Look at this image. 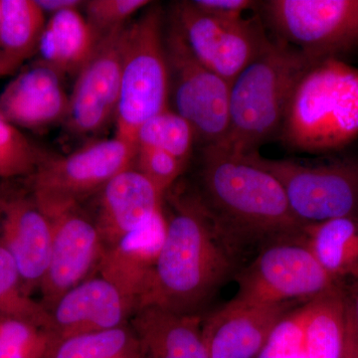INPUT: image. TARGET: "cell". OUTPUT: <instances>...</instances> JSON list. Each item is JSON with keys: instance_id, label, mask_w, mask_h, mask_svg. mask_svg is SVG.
I'll return each mask as SVG.
<instances>
[{"instance_id": "cell-1", "label": "cell", "mask_w": 358, "mask_h": 358, "mask_svg": "<svg viewBox=\"0 0 358 358\" xmlns=\"http://www.w3.org/2000/svg\"><path fill=\"white\" fill-rule=\"evenodd\" d=\"M166 233L138 308L155 306L199 315L234 273L239 250L195 190L171 188L162 199Z\"/></svg>"}, {"instance_id": "cell-2", "label": "cell", "mask_w": 358, "mask_h": 358, "mask_svg": "<svg viewBox=\"0 0 358 358\" xmlns=\"http://www.w3.org/2000/svg\"><path fill=\"white\" fill-rule=\"evenodd\" d=\"M195 192L239 251L303 229L279 181L250 155L204 147Z\"/></svg>"}, {"instance_id": "cell-3", "label": "cell", "mask_w": 358, "mask_h": 358, "mask_svg": "<svg viewBox=\"0 0 358 358\" xmlns=\"http://www.w3.org/2000/svg\"><path fill=\"white\" fill-rule=\"evenodd\" d=\"M317 62L284 40H271L231 85L227 136L214 147L246 155L279 138L296 85Z\"/></svg>"}, {"instance_id": "cell-4", "label": "cell", "mask_w": 358, "mask_h": 358, "mask_svg": "<svg viewBox=\"0 0 358 358\" xmlns=\"http://www.w3.org/2000/svg\"><path fill=\"white\" fill-rule=\"evenodd\" d=\"M358 138V68L326 59L301 77L278 140L296 152H336Z\"/></svg>"}, {"instance_id": "cell-5", "label": "cell", "mask_w": 358, "mask_h": 358, "mask_svg": "<svg viewBox=\"0 0 358 358\" xmlns=\"http://www.w3.org/2000/svg\"><path fill=\"white\" fill-rule=\"evenodd\" d=\"M162 7L148 6L127 25L115 136L136 145L141 127L169 108V78Z\"/></svg>"}, {"instance_id": "cell-6", "label": "cell", "mask_w": 358, "mask_h": 358, "mask_svg": "<svg viewBox=\"0 0 358 358\" xmlns=\"http://www.w3.org/2000/svg\"><path fill=\"white\" fill-rule=\"evenodd\" d=\"M246 155L279 181L301 225L358 216V160L303 162L265 159L259 152Z\"/></svg>"}, {"instance_id": "cell-7", "label": "cell", "mask_w": 358, "mask_h": 358, "mask_svg": "<svg viewBox=\"0 0 358 358\" xmlns=\"http://www.w3.org/2000/svg\"><path fill=\"white\" fill-rule=\"evenodd\" d=\"M164 28L169 107L189 122L203 148L220 145L229 127L231 85L195 57L171 17Z\"/></svg>"}, {"instance_id": "cell-8", "label": "cell", "mask_w": 358, "mask_h": 358, "mask_svg": "<svg viewBox=\"0 0 358 358\" xmlns=\"http://www.w3.org/2000/svg\"><path fill=\"white\" fill-rule=\"evenodd\" d=\"M136 147L115 136L66 157H48L31 176V194L47 216L81 205L134 166Z\"/></svg>"}, {"instance_id": "cell-9", "label": "cell", "mask_w": 358, "mask_h": 358, "mask_svg": "<svg viewBox=\"0 0 358 358\" xmlns=\"http://www.w3.org/2000/svg\"><path fill=\"white\" fill-rule=\"evenodd\" d=\"M234 298L260 305L306 301L343 282L322 268L303 235L280 238L262 247L256 258L236 275Z\"/></svg>"}, {"instance_id": "cell-10", "label": "cell", "mask_w": 358, "mask_h": 358, "mask_svg": "<svg viewBox=\"0 0 358 358\" xmlns=\"http://www.w3.org/2000/svg\"><path fill=\"white\" fill-rule=\"evenodd\" d=\"M260 7L275 38L315 60L358 48V0H268Z\"/></svg>"}, {"instance_id": "cell-11", "label": "cell", "mask_w": 358, "mask_h": 358, "mask_svg": "<svg viewBox=\"0 0 358 358\" xmlns=\"http://www.w3.org/2000/svg\"><path fill=\"white\" fill-rule=\"evenodd\" d=\"M169 17L195 57L230 85L271 42L260 20L218 17L192 1L176 2Z\"/></svg>"}, {"instance_id": "cell-12", "label": "cell", "mask_w": 358, "mask_h": 358, "mask_svg": "<svg viewBox=\"0 0 358 358\" xmlns=\"http://www.w3.org/2000/svg\"><path fill=\"white\" fill-rule=\"evenodd\" d=\"M47 217L52 223L50 257L39 291L40 301L49 310L63 294L98 274L105 246L95 221L81 205Z\"/></svg>"}, {"instance_id": "cell-13", "label": "cell", "mask_w": 358, "mask_h": 358, "mask_svg": "<svg viewBox=\"0 0 358 358\" xmlns=\"http://www.w3.org/2000/svg\"><path fill=\"white\" fill-rule=\"evenodd\" d=\"M126 28L99 40L95 51L78 73L66 117L73 133L84 136L99 133L115 117Z\"/></svg>"}, {"instance_id": "cell-14", "label": "cell", "mask_w": 358, "mask_h": 358, "mask_svg": "<svg viewBox=\"0 0 358 358\" xmlns=\"http://www.w3.org/2000/svg\"><path fill=\"white\" fill-rule=\"evenodd\" d=\"M52 223L31 192L6 189L0 209V245L20 272L26 293L39 289L50 257Z\"/></svg>"}, {"instance_id": "cell-15", "label": "cell", "mask_w": 358, "mask_h": 358, "mask_svg": "<svg viewBox=\"0 0 358 358\" xmlns=\"http://www.w3.org/2000/svg\"><path fill=\"white\" fill-rule=\"evenodd\" d=\"M296 303L260 305L233 298L202 320L208 358H257Z\"/></svg>"}, {"instance_id": "cell-16", "label": "cell", "mask_w": 358, "mask_h": 358, "mask_svg": "<svg viewBox=\"0 0 358 358\" xmlns=\"http://www.w3.org/2000/svg\"><path fill=\"white\" fill-rule=\"evenodd\" d=\"M136 303L109 280L94 275L63 294L50 308L54 341L129 324Z\"/></svg>"}, {"instance_id": "cell-17", "label": "cell", "mask_w": 358, "mask_h": 358, "mask_svg": "<svg viewBox=\"0 0 358 358\" xmlns=\"http://www.w3.org/2000/svg\"><path fill=\"white\" fill-rule=\"evenodd\" d=\"M95 197V209L90 215L105 248L145 225L162 210L164 199L134 166L110 179Z\"/></svg>"}, {"instance_id": "cell-18", "label": "cell", "mask_w": 358, "mask_h": 358, "mask_svg": "<svg viewBox=\"0 0 358 358\" xmlns=\"http://www.w3.org/2000/svg\"><path fill=\"white\" fill-rule=\"evenodd\" d=\"M68 110L62 76L41 62L22 71L0 94V115L20 129L48 128L66 120Z\"/></svg>"}, {"instance_id": "cell-19", "label": "cell", "mask_w": 358, "mask_h": 358, "mask_svg": "<svg viewBox=\"0 0 358 358\" xmlns=\"http://www.w3.org/2000/svg\"><path fill=\"white\" fill-rule=\"evenodd\" d=\"M164 233L166 219L162 208L140 229L103 249L98 274L115 285L138 308L154 271Z\"/></svg>"}, {"instance_id": "cell-20", "label": "cell", "mask_w": 358, "mask_h": 358, "mask_svg": "<svg viewBox=\"0 0 358 358\" xmlns=\"http://www.w3.org/2000/svg\"><path fill=\"white\" fill-rule=\"evenodd\" d=\"M129 324L138 338V358H208L199 315L145 306Z\"/></svg>"}, {"instance_id": "cell-21", "label": "cell", "mask_w": 358, "mask_h": 358, "mask_svg": "<svg viewBox=\"0 0 358 358\" xmlns=\"http://www.w3.org/2000/svg\"><path fill=\"white\" fill-rule=\"evenodd\" d=\"M303 358H341L345 345L348 293L338 284L296 307Z\"/></svg>"}, {"instance_id": "cell-22", "label": "cell", "mask_w": 358, "mask_h": 358, "mask_svg": "<svg viewBox=\"0 0 358 358\" xmlns=\"http://www.w3.org/2000/svg\"><path fill=\"white\" fill-rule=\"evenodd\" d=\"M99 40L79 9L53 14L40 39V62L62 77L77 75L95 51Z\"/></svg>"}, {"instance_id": "cell-23", "label": "cell", "mask_w": 358, "mask_h": 358, "mask_svg": "<svg viewBox=\"0 0 358 358\" xmlns=\"http://www.w3.org/2000/svg\"><path fill=\"white\" fill-rule=\"evenodd\" d=\"M308 248L336 282L358 281V216L331 219L303 227Z\"/></svg>"}, {"instance_id": "cell-24", "label": "cell", "mask_w": 358, "mask_h": 358, "mask_svg": "<svg viewBox=\"0 0 358 358\" xmlns=\"http://www.w3.org/2000/svg\"><path fill=\"white\" fill-rule=\"evenodd\" d=\"M46 14L36 0H1L0 50L24 62L38 51Z\"/></svg>"}, {"instance_id": "cell-25", "label": "cell", "mask_w": 358, "mask_h": 358, "mask_svg": "<svg viewBox=\"0 0 358 358\" xmlns=\"http://www.w3.org/2000/svg\"><path fill=\"white\" fill-rule=\"evenodd\" d=\"M45 358H138L131 324L52 341Z\"/></svg>"}, {"instance_id": "cell-26", "label": "cell", "mask_w": 358, "mask_h": 358, "mask_svg": "<svg viewBox=\"0 0 358 358\" xmlns=\"http://www.w3.org/2000/svg\"><path fill=\"white\" fill-rule=\"evenodd\" d=\"M0 317L30 322L51 334L49 310L41 301L26 293L20 272L3 247L0 245Z\"/></svg>"}, {"instance_id": "cell-27", "label": "cell", "mask_w": 358, "mask_h": 358, "mask_svg": "<svg viewBox=\"0 0 358 358\" xmlns=\"http://www.w3.org/2000/svg\"><path fill=\"white\" fill-rule=\"evenodd\" d=\"M196 141L189 122L171 108L148 120L136 134V147L164 150L187 166Z\"/></svg>"}, {"instance_id": "cell-28", "label": "cell", "mask_w": 358, "mask_h": 358, "mask_svg": "<svg viewBox=\"0 0 358 358\" xmlns=\"http://www.w3.org/2000/svg\"><path fill=\"white\" fill-rule=\"evenodd\" d=\"M47 157L20 128L0 115V178H31Z\"/></svg>"}, {"instance_id": "cell-29", "label": "cell", "mask_w": 358, "mask_h": 358, "mask_svg": "<svg viewBox=\"0 0 358 358\" xmlns=\"http://www.w3.org/2000/svg\"><path fill=\"white\" fill-rule=\"evenodd\" d=\"M53 341L41 327L0 317V358H45Z\"/></svg>"}, {"instance_id": "cell-30", "label": "cell", "mask_w": 358, "mask_h": 358, "mask_svg": "<svg viewBox=\"0 0 358 358\" xmlns=\"http://www.w3.org/2000/svg\"><path fill=\"white\" fill-rule=\"evenodd\" d=\"M150 3L148 0H90L84 3L85 17L101 39L126 27L129 18L145 10Z\"/></svg>"}, {"instance_id": "cell-31", "label": "cell", "mask_w": 358, "mask_h": 358, "mask_svg": "<svg viewBox=\"0 0 358 358\" xmlns=\"http://www.w3.org/2000/svg\"><path fill=\"white\" fill-rule=\"evenodd\" d=\"M134 169L152 183L162 197L171 189L185 169V164L164 150L136 147Z\"/></svg>"}, {"instance_id": "cell-32", "label": "cell", "mask_w": 358, "mask_h": 358, "mask_svg": "<svg viewBox=\"0 0 358 358\" xmlns=\"http://www.w3.org/2000/svg\"><path fill=\"white\" fill-rule=\"evenodd\" d=\"M192 2L200 10L223 18L244 17L245 11L260 6V2L252 0H193Z\"/></svg>"}, {"instance_id": "cell-33", "label": "cell", "mask_w": 358, "mask_h": 358, "mask_svg": "<svg viewBox=\"0 0 358 358\" xmlns=\"http://www.w3.org/2000/svg\"><path fill=\"white\" fill-rule=\"evenodd\" d=\"M348 293V313H346V336L352 341L358 352V281L353 282Z\"/></svg>"}, {"instance_id": "cell-34", "label": "cell", "mask_w": 358, "mask_h": 358, "mask_svg": "<svg viewBox=\"0 0 358 358\" xmlns=\"http://www.w3.org/2000/svg\"><path fill=\"white\" fill-rule=\"evenodd\" d=\"M36 2L43 13L50 14V16L71 9H79L85 3L80 0H36Z\"/></svg>"}, {"instance_id": "cell-35", "label": "cell", "mask_w": 358, "mask_h": 358, "mask_svg": "<svg viewBox=\"0 0 358 358\" xmlns=\"http://www.w3.org/2000/svg\"><path fill=\"white\" fill-rule=\"evenodd\" d=\"M22 64V61L11 57L0 50V78L13 74Z\"/></svg>"}, {"instance_id": "cell-36", "label": "cell", "mask_w": 358, "mask_h": 358, "mask_svg": "<svg viewBox=\"0 0 358 358\" xmlns=\"http://www.w3.org/2000/svg\"><path fill=\"white\" fill-rule=\"evenodd\" d=\"M341 358H358V352L355 350V345H352V341L346 336V333L345 345H343V350Z\"/></svg>"}, {"instance_id": "cell-37", "label": "cell", "mask_w": 358, "mask_h": 358, "mask_svg": "<svg viewBox=\"0 0 358 358\" xmlns=\"http://www.w3.org/2000/svg\"><path fill=\"white\" fill-rule=\"evenodd\" d=\"M4 192H6V189L0 190V209H1L2 199H3Z\"/></svg>"}, {"instance_id": "cell-38", "label": "cell", "mask_w": 358, "mask_h": 358, "mask_svg": "<svg viewBox=\"0 0 358 358\" xmlns=\"http://www.w3.org/2000/svg\"><path fill=\"white\" fill-rule=\"evenodd\" d=\"M0 14H1V0H0Z\"/></svg>"}]
</instances>
